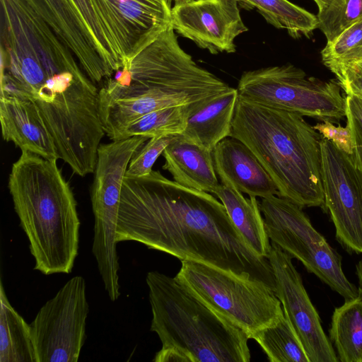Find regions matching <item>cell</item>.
I'll return each mask as SVG.
<instances>
[{"instance_id":"obj_1","label":"cell","mask_w":362,"mask_h":362,"mask_svg":"<svg viewBox=\"0 0 362 362\" xmlns=\"http://www.w3.org/2000/svg\"><path fill=\"white\" fill-rule=\"evenodd\" d=\"M127 240L275 288L268 259L247 245L223 204L211 194L182 186L159 171L139 177L124 176L117 241Z\"/></svg>"},{"instance_id":"obj_2","label":"cell","mask_w":362,"mask_h":362,"mask_svg":"<svg viewBox=\"0 0 362 362\" xmlns=\"http://www.w3.org/2000/svg\"><path fill=\"white\" fill-rule=\"evenodd\" d=\"M257 156L279 194L301 208H325L321 134L302 115L238 95L231 136Z\"/></svg>"},{"instance_id":"obj_3","label":"cell","mask_w":362,"mask_h":362,"mask_svg":"<svg viewBox=\"0 0 362 362\" xmlns=\"http://www.w3.org/2000/svg\"><path fill=\"white\" fill-rule=\"evenodd\" d=\"M57 161L21 151L8 182L34 269L45 275L70 273L79 244L77 202Z\"/></svg>"},{"instance_id":"obj_4","label":"cell","mask_w":362,"mask_h":362,"mask_svg":"<svg viewBox=\"0 0 362 362\" xmlns=\"http://www.w3.org/2000/svg\"><path fill=\"white\" fill-rule=\"evenodd\" d=\"M151 330L162 348L155 362H249V337L175 276L150 272L146 278Z\"/></svg>"},{"instance_id":"obj_5","label":"cell","mask_w":362,"mask_h":362,"mask_svg":"<svg viewBox=\"0 0 362 362\" xmlns=\"http://www.w3.org/2000/svg\"><path fill=\"white\" fill-rule=\"evenodd\" d=\"M228 86L180 46L171 23L147 38L99 88L100 109H130L182 91L218 94Z\"/></svg>"},{"instance_id":"obj_6","label":"cell","mask_w":362,"mask_h":362,"mask_svg":"<svg viewBox=\"0 0 362 362\" xmlns=\"http://www.w3.org/2000/svg\"><path fill=\"white\" fill-rule=\"evenodd\" d=\"M175 277L248 336L284 314L274 290L264 282L193 260L181 261Z\"/></svg>"},{"instance_id":"obj_7","label":"cell","mask_w":362,"mask_h":362,"mask_svg":"<svg viewBox=\"0 0 362 362\" xmlns=\"http://www.w3.org/2000/svg\"><path fill=\"white\" fill-rule=\"evenodd\" d=\"M237 90L246 100L322 122L346 116V97L338 82L308 77L292 64L245 71Z\"/></svg>"},{"instance_id":"obj_8","label":"cell","mask_w":362,"mask_h":362,"mask_svg":"<svg viewBox=\"0 0 362 362\" xmlns=\"http://www.w3.org/2000/svg\"><path fill=\"white\" fill-rule=\"evenodd\" d=\"M259 206L271 242L301 262L308 272L345 300L358 296V288L344 273L341 257L313 227L300 206L276 195L262 198Z\"/></svg>"},{"instance_id":"obj_9","label":"cell","mask_w":362,"mask_h":362,"mask_svg":"<svg viewBox=\"0 0 362 362\" xmlns=\"http://www.w3.org/2000/svg\"><path fill=\"white\" fill-rule=\"evenodd\" d=\"M148 139L134 136L100 144L98 148L90 193L94 216L92 252L103 274L119 269L116 245L123 181L132 158Z\"/></svg>"},{"instance_id":"obj_10","label":"cell","mask_w":362,"mask_h":362,"mask_svg":"<svg viewBox=\"0 0 362 362\" xmlns=\"http://www.w3.org/2000/svg\"><path fill=\"white\" fill-rule=\"evenodd\" d=\"M86 281L70 279L30 324L37 362H76L86 340Z\"/></svg>"},{"instance_id":"obj_11","label":"cell","mask_w":362,"mask_h":362,"mask_svg":"<svg viewBox=\"0 0 362 362\" xmlns=\"http://www.w3.org/2000/svg\"><path fill=\"white\" fill-rule=\"evenodd\" d=\"M320 148L325 208L336 238L349 252L362 253V169L327 139Z\"/></svg>"},{"instance_id":"obj_12","label":"cell","mask_w":362,"mask_h":362,"mask_svg":"<svg viewBox=\"0 0 362 362\" xmlns=\"http://www.w3.org/2000/svg\"><path fill=\"white\" fill-rule=\"evenodd\" d=\"M267 259L273 270L276 296L305 349L310 362H338L319 314L303 286L292 257L274 243Z\"/></svg>"},{"instance_id":"obj_13","label":"cell","mask_w":362,"mask_h":362,"mask_svg":"<svg viewBox=\"0 0 362 362\" xmlns=\"http://www.w3.org/2000/svg\"><path fill=\"white\" fill-rule=\"evenodd\" d=\"M171 25L179 35L211 54L235 52V39L247 31L237 0L175 4L171 8Z\"/></svg>"},{"instance_id":"obj_14","label":"cell","mask_w":362,"mask_h":362,"mask_svg":"<svg viewBox=\"0 0 362 362\" xmlns=\"http://www.w3.org/2000/svg\"><path fill=\"white\" fill-rule=\"evenodd\" d=\"M126 64L151 35L171 23L170 0H93Z\"/></svg>"},{"instance_id":"obj_15","label":"cell","mask_w":362,"mask_h":362,"mask_svg":"<svg viewBox=\"0 0 362 362\" xmlns=\"http://www.w3.org/2000/svg\"><path fill=\"white\" fill-rule=\"evenodd\" d=\"M73 53L95 84L112 75L74 0H26Z\"/></svg>"},{"instance_id":"obj_16","label":"cell","mask_w":362,"mask_h":362,"mask_svg":"<svg viewBox=\"0 0 362 362\" xmlns=\"http://www.w3.org/2000/svg\"><path fill=\"white\" fill-rule=\"evenodd\" d=\"M0 121L4 141L13 142L21 151L59 159L54 140L30 100L1 92Z\"/></svg>"},{"instance_id":"obj_17","label":"cell","mask_w":362,"mask_h":362,"mask_svg":"<svg viewBox=\"0 0 362 362\" xmlns=\"http://www.w3.org/2000/svg\"><path fill=\"white\" fill-rule=\"evenodd\" d=\"M216 174L250 197L278 195L277 187L255 153L232 136L221 141L212 151Z\"/></svg>"},{"instance_id":"obj_18","label":"cell","mask_w":362,"mask_h":362,"mask_svg":"<svg viewBox=\"0 0 362 362\" xmlns=\"http://www.w3.org/2000/svg\"><path fill=\"white\" fill-rule=\"evenodd\" d=\"M238 97L237 88L226 90L188 105L185 139L213 151L216 145L231 136L232 122Z\"/></svg>"},{"instance_id":"obj_19","label":"cell","mask_w":362,"mask_h":362,"mask_svg":"<svg viewBox=\"0 0 362 362\" xmlns=\"http://www.w3.org/2000/svg\"><path fill=\"white\" fill-rule=\"evenodd\" d=\"M165 163L173 180L182 186L215 194L220 184L215 170L212 151L175 135L163 152Z\"/></svg>"},{"instance_id":"obj_20","label":"cell","mask_w":362,"mask_h":362,"mask_svg":"<svg viewBox=\"0 0 362 362\" xmlns=\"http://www.w3.org/2000/svg\"><path fill=\"white\" fill-rule=\"evenodd\" d=\"M214 194L224 206L230 219L247 245L258 256L267 259L271 242L256 197L245 198L228 181H221Z\"/></svg>"},{"instance_id":"obj_21","label":"cell","mask_w":362,"mask_h":362,"mask_svg":"<svg viewBox=\"0 0 362 362\" xmlns=\"http://www.w3.org/2000/svg\"><path fill=\"white\" fill-rule=\"evenodd\" d=\"M0 362H37L30 327L0 286Z\"/></svg>"},{"instance_id":"obj_22","label":"cell","mask_w":362,"mask_h":362,"mask_svg":"<svg viewBox=\"0 0 362 362\" xmlns=\"http://www.w3.org/2000/svg\"><path fill=\"white\" fill-rule=\"evenodd\" d=\"M329 338L339 361L362 362V298L359 296L335 308Z\"/></svg>"},{"instance_id":"obj_23","label":"cell","mask_w":362,"mask_h":362,"mask_svg":"<svg viewBox=\"0 0 362 362\" xmlns=\"http://www.w3.org/2000/svg\"><path fill=\"white\" fill-rule=\"evenodd\" d=\"M245 9L256 8L267 22L285 29L293 38L307 37L318 28L317 16L288 0H237Z\"/></svg>"},{"instance_id":"obj_24","label":"cell","mask_w":362,"mask_h":362,"mask_svg":"<svg viewBox=\"0 0 362 362\" xmlns=\"http://www.w3.org/2000/svg\"><path fill=\"white\" fill-rule=\"evenodd\" d=\"M250 339L259 344L271 362H310L299 337L284 313L252 333Z\"/></svg>"},{"instance_id":"obj_25","label":"cell","mask_w":362,"mask_h":362,"mask_svg":"<svg viewBox=\"0 0 362 362\" xmlns=\"http://www.w3.org/2000/svg\"><path fill=\"white\" fill-rule=\"evenodd\" d=\"M188 105L166 107L144 115L122 129L113 141L134 136H144L150 139L180 134L187 124Z\"/></svg>"},{"instance_id":"obj_26","label":"cell","mask_w":362,"mask_h":362,"mask_svg":"<svg viewBox=\"0 0 362 362\" xmlns=\"http://www.w3.org/2000/svg\"><path fill=\"white\" fill-rule=\"evenodd\" d=\"M323 64L332 72L335 69L362 61V18L331 42L321 51Z\"/></svg>"},{"instance_id":"obj_27","label":"cell","mask_w":362,"mask_h":362,"mask_svg":"<svg viewBox=\"0 0 362 362\" xmlns=\"http://www.w3.org/2000/svg\"><path fill=\"white\" fill-rule=\"evenodd\" d=\"M317 17L318 28L327 42H331L362 18V0H337L325 11L318 13Z\"/></svg>"},{"instance_id":"obj_28","label":"cell","mask_w":362,"mask_h":362,"mask_svg":"<svg viewBox=\"0 0 362 362\" xmlns=\"http://www.w3.org/2000/svg\"><path fill=\"white\" fill-rule=\"evenodd\" d=\"M174 136L168 135L150 138L132 158L125 176L139 177L150 174L157 158L163 153Z\"/></svg>"},{"instance_id":"obj_29","label":"cell","mask_w":362,"mask_h":362,"mask_svg":"<svg viewBox=\"0 0 362 362\" xmlns=\"http://www.w3.org/2000/svg\"><path fill=\"white\" fill-rule=\"evenodd\" d=\"M346 117L352 132L355 164L362 169V98L355 95L346 96Z\"/></svg>"},{"instance_id":"obj_30","label":"cell","mask_w":362,"mask_h":362,"mask_svg":"<svg viewBox=\"0 0 362 362\" xmlns=\"http://www.w3.org/2000/svg\"><path fill=\"white\" fill-rule=\"evenodd\" d=\"M313 127L321 134L322 138L331 141L338 148L346 153L350 156L353 155L354 141L349 123L346 122V127L335 126L332 122L325 120L322 123H317Z\"/></svg>"},{"instance_id":"obj_31","label":"cell","mask_w":362,"mask_h":362,"mask_svg":"<svg viewBox=\"0 0 362 362\" xmlns=\"http://www.w3.org/2000/svg\"><path fill=\"white\" fill-rule=\"evenodd\" d=\"M332 73L346 95L362 98V61L342 66Z\"/></svg>"},{"instance_id":"obj_32","label":"cell","mask_w":362,"mask_h":362,"mask_svg":"<svg viewBox=\"0 0 362 362\" xmlns=\"http://www.w3.org/2000/svg\"><path fill=\"white\" fill-rule=\"evenodd\" d=\"M356 274L358 279V296L362 298V258L356 266Z\"/></svg>"},{"instance_id":"obj_33","label":"cell","mask_w":362,"mask_h":362,"mask_svg":"<svg viewBox=\"0 0 362 362\" xmlns=\"http://www.w3.org/2000/svg\"><path fill=\"white\" fill-rule=\"evenodd\" d=\"M317 7H318V13H321L325 11L327 8H329L331 5H332L337 0H313Z\"/></svg>"},{"instance_id":"obj_34","label":"cell","mask_w":362,"mask_h":362,"mask_svg":"<svg viewBox=\"0 0 362 362\" xmlns=\"http://www.w3.org/2000/svg\"><path fill=\"white\" fill-rule=\"evenodd\" d=\"M172 1V0H170ZM175 1V4H186L193 1H197L200 0H173Z\"/></svg>"}]
</instances>
